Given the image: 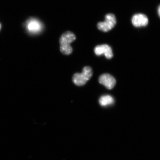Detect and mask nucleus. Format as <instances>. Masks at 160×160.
<instances>
[{"instance_id":"20e7f679","label":"nucleus","mask_w":160,"mask_h":160,"mask_svg":"<svg viewBox=\"0 0 160 160\" xmlns=\"http://www.w3.org/2000/svg\"><path fill=\"white\" fill-rule=\"evenodd\" d=\"M28 31L30 33H39L42 29V25L41 22L35 18L29 19L26 24Z\"/></svg>"},{"instance_id":"0eeeda50","label":"nucleus","mask_w":160,"mask_h":160,"mask_svg":"<svg viewBox=\"0 0 160 160\" xmlns=\"http://www.w3.org/2000/svg\"><path fill=\"white\" fill-rule=\"evenodd\" d=\"M132 22L135 27H145L148 23V19L147 16L143 14H137L132 18Z\"/></svg>"},{"instance_id":"9d476101","label":"nucleus","mask_w":160,"mask_h":160,"mask_svg":"<svg viewBox=\"0 0 160 160\" xmlns=\"http://www.w3.org/2000/svg\"><path fill=\"white\" fill-rule=\"evenodd\" d=\"M1 24H0V29H1Z\"/></svg>"},{"instance_id":"7ed1b4c3","label":"nucleus","mask_w":160,"mask_h":160,"mask_svg":"<svg viewBox=\"0 0 160 160\" xmlns=\"http://www.w3.org/2000/svg\"><path fill=\"white\" fill-rule=\"evenodd\" d=\"M117 23L115 16L113 14L109 13L106 15L105 21L98 23L97 27L100 31L107 32L115 27Z\"/></svg>"},{"instance_id":"f03ea898","label":"nucleus","mask_w":160,"mask_h":160,"mask_svg":"<svg viewBox=\"0 0 160 160\" xmlns=\"http://www.w3.org/2000/svg\"><path fill=\"white\" fill-rule=\"evenodd\" d=\"M92 74V70L91 67H85L82 73H76L74 75L72 78L73 82L76 85H84L91 78Z\"/></svg>"},{"instance_id":"f257e3e1","label":"nucleus","mask_w":160,"mask_h":160,"mask_svg":"<svg viewBox=\"0 0 160 160\" xmlns=\"http://www.w3.org/2000/svg\"><path fill=\"white\" fill-rule=\"evenodd\" d=\"M76 39L74 34L70 31L64 33L59 39L60 51L65 55L71 54L72 52V48L71 44Z\"/></svg>"},{"instance_id":"423d86ee","label":"nucleus","mask_w":160,"mask_h":160,"mask_svg":"<svg viewBox=\"0 0 160 160\" xmlns=\"http://www.w3.org/2000/svg\"><path fill=\"white\" fill-rule=\"evenodd\" d=\"M94 51L96 55L100 56L104 54L107 59H111L113 56L111 48L107 45L97 46L95 48Z\"/></svg>"},{"instance_id":"39448f33","label":"nucleus","mask_w":160,"mask_h":160,"mask_svg":"<svg viewBox=\"0 0 160 160\" xmlns=\"http://www.w3.org/2000/svg\"><path fill=\"white\" fill-rule=\"evenodd\" d=\"M99 81L100 83L109 89L113 88L116 83L115 78L109 74H104L101 75L99 78Z\"/></svg>"},{"instance_id":"6e6552de","label":"nucleus","mask_w":160,"mask_h":160,"mask_svg":"<svg viewBox=\"0 0 160 160\" xmlns=\"http://www.w3.org/2000/svg\"><path fill=\"white\" fill-rule=\"evenodd\" d=\"M114 102V100L113 97L110 95L102 96L99 100L100 105L103 107L112 104Z\"/></svg>"},{"instance_id":"1a4fd4ad","label":"nucleus","mask_w":160,"mask_h":160,"mask_svg":"<svg viewBox=\"0 0 160 160\" xmlns=\"http://www.w3.org/2000/svg\"><path fill=\"white\" fill-rule=\"evenodd\" d=\"M158 13L160 17V6L159 8L158 9Z\"/></svg>"}]
</instances>
